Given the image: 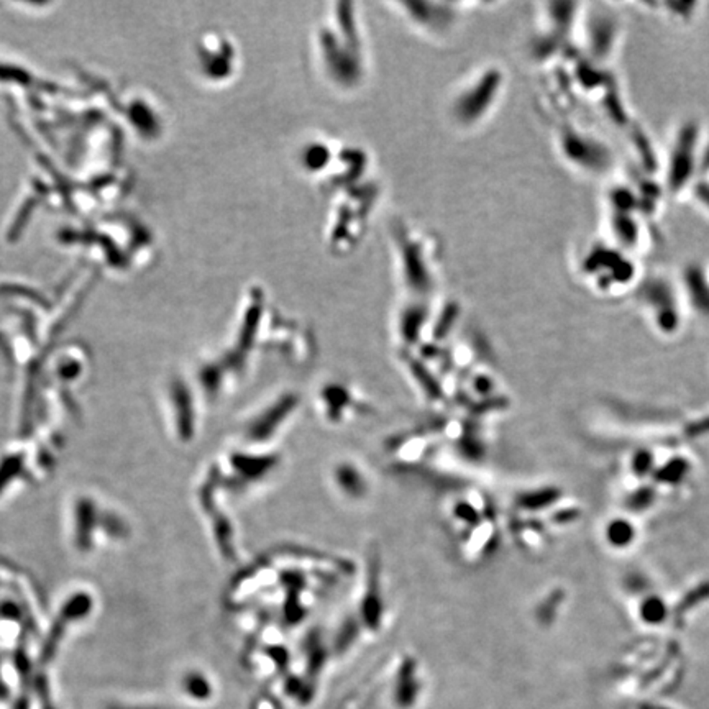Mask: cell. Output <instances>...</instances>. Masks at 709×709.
I'll return each instance as SVG.
<instances>
[{
	"label": "cell",
	"instance_id": "3957f363",
	"mask_svg": "<svg viewBox=\"0 0 709 709\" xmlns=\"http://www.w3.org/2000/svg\"><path fill=\"white\" fill-rule=\"evenodd\" d=\"M555 146L570 170L586 177H606L616 168V154L606 140L573 120L555 127Z\"/></svg>",
	"mask_w": 709,
	"mask_h": 709
},
{
	"label": "cell",
	"instance_id": "30bf717a",
	"mask_svg": "<svg viewBox=\"0 0 709 709\" xmlns=\"http://www.w3.org/2000/svg\"><path fill=\"white\" fill-rule=\"evenodd\" d=\"M632 526L626 521H614L608 529L609 540L617 547L628 546L629 542H632Z\"/></svg>",
	"mask_w": 709,
	"mask_h": 709
},
{
	"label": "cell",
	"instance_id": "9c48e42d",
	"mask_svg": "<svg viewBox=\"0 0 709 709\" xmlns=\"http://www.w3.org/2000/svg\"><path fill=\"white\" fill-rule=\"evenodd\" d=\"M686 196L691 199V202L703 214H706L709 217V176H699L690 188Z\"/></svg>",
	"mask_w": 709,
	"mask_h": 709
},
{
	"label": "cell",
	"instance_id": "7a4b0ae2",
	"mask_svg": "<svg viewBox=\"0 0 709 709\" xmlns=\"http://www.w3.org/2000/svg\"><path fill=\"white\" fill-rule=\"evenodd\" d=\"M706 137L703 125L696 119H685L673 130L668 150L661 158L660 179L667 196L680 197L688 194L699 177L701 154Z\"/></svg>",
	"mask_w": 709,
	"mask_h": 709
},
{
	"label": "cell",
	"instance_id": "8fae6325",
	"mask_svg": "<svg viewBox=\"0 0 709 709\" xmlns=\"http://www.w3.org/2000/svg\"><path fill=\"white\" fill-rule=\"evenodd\" d=\"M665 616L663 603L660 599H650L642 606V619L650 622H660Z\"/></svg>",
	"mask_w": 709,
	"mask_h": 709
},
{
	"label": "cell",
	"instance_id": "52a82bcc",
	"mask_svg": "<svg viewBox=\"0 0 709 709\" xmlns=\"http://www.w3.org/2000/svg\"><path fill=\"white\" fill-rule=\"evenodd\" d=\"M686 309L709 319V268L691 261L683 266L677 278Z\"/></svg>",
	"mask_w": 709,
	"mask_h": 709
},
{
	"label": "cell",
	"instance_id": "8992f818",
	"mask_svg": "<svg viewBox=\"0 0 709 709\" xmlns=\"http://www.w3.org/2000/svg\"><path fill=\"white\" fill-rule=\"evenodd\" d=\"M606 240L635 257L647 245V220L639 212L606 209Z\"/></svg>",
	"mask_w": 709,
	"mask_h": 709
},
{
	"label": "cell",
	"instance_id": "ba28073f",
	"mask_svg": "<svg viewBox=\"0 0 709 709\" xmlns=\"http://www.w3.org/2000/svg\"><path fill=\"white\" fill-rule=\"evenodd\" d=\"M657 8H660L661 15L667 17L670 21L678 25L691 23L696 19L699 10V3L695 2H670V3H655Z\"/></svg>",
	"mask_w": 709,
	"mask_h": 709
},
{
	"label": "cell",
	"instance_id": "6da1fadb",
	"mask_svg": "<svg viewBox=\"0 0 709 709\" xmlns=\"http://www.w3.org/2000/svg\"><path fill=\"white\" fill-rule=\"evenodd\" d=\"M577 273L591 291L603 297L632 292L642 274L635 257L606 239L590 241L577 258Z\"/></svg>",
	"mask_w": 709,
	"mask_h": 709
},
{
	"label": "cell",
	"instance_id": "5b68a950",
	"mask_svg": "<svg viewBox=\"0 0 709 709\" xmlns=\"http://www.w3.org/2000/svg\"><path fill=\"white\" fill-rule=\"evenodd\" d=\"M624 23L609 6H583L575 45L583 58L599 68H609L619 51Z\"/></svg>",
	"mask_w": 709,
	"mask_h": 709
},
{
	"label": "cell",
	"instance_id": "277c9868",
	"mask_svg": "<svg viewBox=\"0 0 709 709\" xmlns=\"http://www.w3.org/2000/svg\"><path fill=\"white\" fill-rule=\"evenodd\" d=\"M630 296L661 335L680 332L686 307L677 279L661 273L642 274Z\"/></svg>",
	"mask_w": 709,
	"mask_h": 709
}]
</instances>
